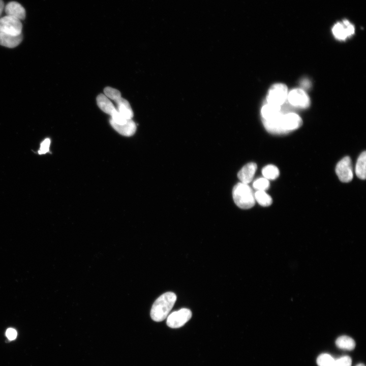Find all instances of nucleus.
I'll return each instance as SVG.
<instances>
[{"label":"nucleus","instance_id":"obj_1","mask_svg":"<svg viewBox=\"0 0 366 366\" xmlns=\"http://www.w3.org/2000/svg\"><path fill=\"white\" fill-rule=\"evenodd\" d=\"M265 130L269 133L284 135L298 129L302 124L300 116L294 112L283 113L277 118L262 121Z\"/></svg>","mask_w":366,"mask_h":366},{"label":"nucleus","instance_id":"obj_2","mask_svg":"<svg viewBox=\"0 0 366 366\" xmlns=\"http://www.w3.org/2000/svg\"><path fill=\"white\" fill-rule=\"evenodd\" d=\"M176 294L167 292L160 295L154 302L151 310L150 317L156 322H161L167 317L176 300Z\"/></svg>","mask_w":366,"mask_h":366},{"label":"nucleus","instance_id":"obj_3","mask_svg":"<svg viewBox=\"0 0 366 366\" xmlns=\"http://www.w3.org/2000/svg\"><path fill=\"white\" fill-rule=\"evenodd\" d=\"M232 197L235 204L241 209H249L255 203L254 193L248 184L240 182L235 185Z\"/></svg>","mask_w":366,"mask_h":366},{"label":"nucleus","instance_id":"obj_4","mask_svg":"<svg viewBox=\"0 0 366 366\" xmlns=\"http://www.w3.org/2000/svg\"><path fill=\"white\" fill-rule=\"evenodd\" d=\"M288 94V88L284 83H277L269 88L266 96V103L282 106L286 102Z\"/></svg>","mask_w":366,"mask_h":366},{"label":"nucleus","instance_id":"obj_5","mask_svg":"<svg viewBox=\"0 0 366 366\" xmlns=\"http://www.w3.org/2000/svg\"><path fill=\"white\" fill-rule=\"evenodd\" d=\"M287 100L291 106L298 108L306 109L310 105L309 96L301 88H294L289 92Z\"/></svg>","mask_w":366,"mask_h":366},{"label":"nucleus","instance_id":"obj_6","mask_svg":"<svg viewBox=\"0 0 366 366\" xmlns=\"http://www.w3.org/2000/svg\"><path fill=\"white\" fill-rule=\"evenodd\" d=\"M192 315V312L189 309H181L168 315L166 324L172 328L180 327L191 318Z\"/></svg>","mask_w":366,"mask_h":366},{"label":"nucleus","instance_id":"obj_7","mask_svg":"<svg viewBox=\"0 0 366 366\" xmlns=\"http://www.w3.org/2000/svg\"><path fill=\"white\" fill-rule=\"evenodd\" d=\"M22 29L20 20L8 15L0 18V33L18 35L21 34Z\"/></svg>","mask_w":366,"mask_h":366},{"label":"nucleus","instance_id":"obj_8","mask_svg":"<svg viewBox=\"0 0 366 366\" xmlns=\"http://www.w3.org/2000/svg\"><path fill=\"white\" fill-rule=\"evenodd\" d=\"M332 33L334 38L340 41H345L354 34L355 27L353 24L347 19L336 23Z\"/></svg>","mask_w":366,"mask_h":366},{"label":"nucleus","instance_id":"obj_9","mask_svg":"<svg viewBox=\"0 0 366 366\" xmlns=\"http://www.w3.org/2000/svg\"><path fill=\"white\" fill-rule=\"evenodd\" d=\"M336 172L342 182H349L352 180L353 173L352 162L349 157H344L337 163Z\"/></svg>","mask_w":366,"mask_h":366},{"label":"nucleus","instance_id":"obj_10","mask_svg":"<svg viewBox=\"0 0 366 366\" xmlns=\"http://www.w3.org/2000/svg\"><path fill=\"white\" fill-rule=\"evenodd\" d=\"M283 113L281 106L266 103L261 109L262 121L274 119Z\"/></svg>","mask_w":366,"mask_h":366},{"label":"nucleus","instance_id":"obj_11","mask_svg":"<svg viewBox=\"0 0 366 366\" xmlns=\"http://www.w3.org/2000/svg\"><path fill=\"white\" fill-rule=\"evenodd\" d=\"M257 164L250 162L245 165L238 172L237 177L242 183L248 184L250 183L257 170Z\"/></svg>","mask_w":366,"mask_h":366},{"label":"nucleus","instance_id":"obj_12","mask_svg":"<svg viewBox=\"0 0 366 366\" xmlns=\"http://www.w3.org/2000/svg\"><path fill=\"white\" fill-rule=\"evenodd\" d=\"M112 127L118 133L125 136H131L134 135L136 130V125L132 119H128L127 123L124 125H118L114 123L111 119L109 120Z\"/></svg>","mask_w":366,"mask_h":366},{"label":"nucleus","instance_id":"obj_13","mask_svg":"<svg viewBox=\"0 0 366 366\" xmlns=\"http://www.w3.org/2000/svg\"><path fill=\"white\" fill-rule=\"evenodd\" d=\"M7 15L15 17L20 20L25 18V10L22 6L16 2H10L5 8Z\"/></svg>","mask_w":366,"mask_h":366},{"label":"nucleus","instance_id":"obj_14","mask_svg":"<svg viewBox=\"0 0 366 366\" xmlns=\"http://www.w3.org/2000/svg\"><path fill=\"white\" fill-rule=\"evenodd\" d=\"M22 38L21 34L18 35H12L0 33V45L8 48H14L21 42Z\"/></svg>","mask_w":366,"mask_h":366},{"label":"nucleus","instance_id":"obj_15","mask_svg":"<svg viewBox=\"0 0 366 366\" xmlns=\"http://www.w3.org/2000/svg\"><path fill=\"white\" fill-rule=\"evenodd\" d=\"M98 107L105 113L112 115L117 110L113 103L105 95L100 94L96 99Z\"/></svg>","mask_w":366,"mask_h":366},{"label":"nucleus","instance_id":"obj_16","mask_svg":"<svg viewBox=\"0 0 366 366\" xmlns=\"http://www.w3.org/2000/svg\"><path fill=\"white\" fill-rule=\"evenodd\" d=\"M117 105V111L127 119H132L134 113L129 102L120 97L114 101Z\"/></svg>","mask_w":366,"mask_h":366},{"label":"nucleus","instance_id":"obj_17","mask_svg":"<svg viewBox=\"0 0 366 366\" xmlns=\"http://www.w3.org/2000/svg\"><path fill=\"white\" fill-rule=\"evenodd\" d=\"M366 165V152H362L358 158L355 166V173L356 176L361 179H365Z\"/></svg>","mask_w":366,"mask_h":366},{"label":"nucleus","instance_id":"obj_18","mask_svg":"<svg viewBox=\"0 0 366 366\" xmlns=\"http://www.w3.org/2000/svg\"><path fill=\"white\" fill-rule=\"evenodd\" d=\"M336 345L340 349L350 351L353 350L355 347L354 340L347 336H342L337 338L336 341Z\"/></svg>","mask_w":366,"mask_h":366},{"label":"nucleus","instance_id":"obj_19","mask_svg":"<svg viewBox=\"0 0 366 366\" xmlns=\"http://www.w3.org/2000/svg\"><path fill=\"white\" fill-rule=\"evenodd\" d=\"M262 173L263 177L268 180H274L279 177L280 171L277 166L269 164L263 168Z\"/></svg>","mask_w":366,"mask_h":366},{"label":"nucleus","instance_id":"obj_20","mask_svg":"<svg viewBox=\"0 0 366 366\" xmlns=\"http://www.w3.org/2000/svg\"><path fill=\"white\" fill-rule=\"evenodd\" d=\"M255 200L262 206L270 205L272 202V198L264 191H257L254 193Z\"/></svg>","mask_w":366,"mask_h":366},{"label":"nucleus","instance_id":"obj_21","mask_svg":"<svg viewBox=\"0 0 366 366\" xmlns=\"http://www.w3.org/2000/svg\"><path fill=\"white\" fill-rule=\"evenodd\" d=\"M334 361L331 355L326 353L320 354L317 358L318 366H333Z\"/></svg>","mask_w":366,"mask_h":366},{"label":"nucleus","instance_id":"obj_22","mask_svg":"<svg viewBox=\"0 0 366 366\" xmlns=\"http://www.w3.org/2000/svg\"><path fill=\"white\" fill-rule=\"evenodd\" d=\"M269 180L264 177L256 179L253 184V188L257 191H265L269 189Z\"/></svg>","mask_w":366,"mask_h":366},{"label":"nucleus","instance_id":"obj_23","mask_svg":"<svg viewBox=\"0 0 366 366\" xmlns=\"http://www.w3.org/2000/svg\"><path fill=\"white\" fill-rule=\"evenodd\" d=\"M104 93L108 98L114 101L121 97V93L118 90L109 86L104 88Z\"/></svg>","mask_w":366,"mask_h":366},{"label":"nucleus","instance_id":"obj_24","mask_svg":"<svg viewBox=\"0 0 366 366\" xmlns=\"http://www.w3.org/2000/svg\"><path fill=\"white\" fill-rule=\"evenodd\" d=\"M351 358L349 356H345L335 360L333 366H351Z\"/></svg>","mask_w":366,"mask_h":366},{"label":"nucleus","instance_id":"obj_25","mask_svg":"<svg viewBox=\"0 0 366 366\" xmlns=\"http://www.w3.org/2000/svg\"><path fill=\"white\" fill-rule=\"evenodd\" d=\"M50 140L49 138L45 139L41 143L40 149L38 152L40 155L44 154L47 152L49 150V146Z\"/></svg>","mask_w":366,"mask_h":366},{"label":"nucleus","instance_id":"obj_26","mask_svg":"<svg viewBox=\"0 0 366 366\" xmlns=\"http://www.w3.org/2000/svg\"><path fill=\"white\" fill-rule=\"evenodd\" d=\"M17 331L14 328H9L6 330V336L7 338L10 341L15 340L17 337Z\"/></svg>","mask_w":366,"mask_h":366},{"label":"nucleus","instance_id":"obj_27","mask_svg":"<svg viewBox=\"0 0 366 366\" xmlns=\"http://www.w3.org/2000/svg\"><path fill=\"white\" fill-rule=\"evenodd\" d=\"M4 10V3L3 0H0V16Z\"/></svg>","mask_w":366,"mask_h":366},{"label":"nucleus","instance_id":"obj_28","mask_svg":"<svg viewBox=\"0 0 366 366\" xmlns=\"http://www.w3.org/2000/svg\"><path fill=\"white\" fill-rule=\"evenodd\" d=\"M356 366H365V365L363 363H360L357 364Z\"/></svg>","mask_w":366,"mask_h":366}]
</instances>
